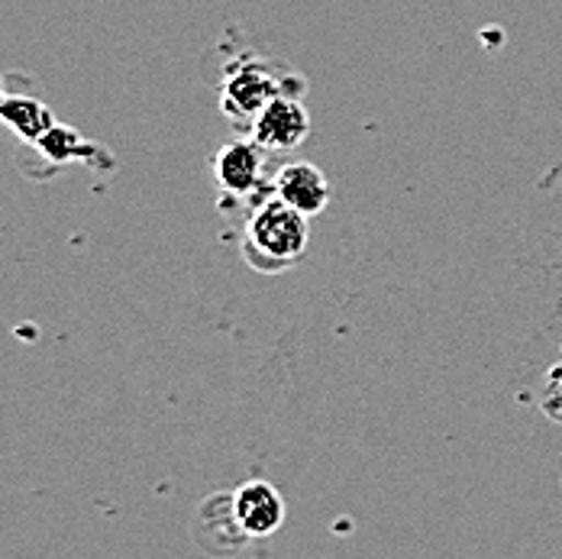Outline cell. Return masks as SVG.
Segmentation results:
<instances>
[{
  "instance_id": "5b68a950",
  "label": "cell",
  "mask_w": 562,
  "mask_h": 559,
  "mask_svg": "<svg viewBox=\"0 0 562 559\" xmlns=\"http://www.w3.org/2000/svg\"><path fill=\"white\" fill-rule=\"evenodd\" d=\"M229 499H233V517L249 540L272 537L284 524V502H281L279 489L266 479L243 482Z\"/></svg>"
},
{
  "instance_id": "52a82bcc",
  "label": "cell",
  "mask_w": 562,
  "mask_h": 559,
  "mask_svg": "<svg viewBox=\"0 0 562 559\" xmlns=\"http://www.w3.org/2000/svg\"><path fill=\"white\" fill-rule=\"evenodd\" d=\"M0 120L26 143H40L56 126L49 108L36 98H7L0 104Z\"/></svg>"
},
{
  "instance_id": "7a4b0ae2",
  "label": "cell",
  "mask_w": 562,
  "mask_h": 559,
  "mask_svg": "<svg viewBox=\"0 0 562 559\" xmlns=\"http://www.w3.org/2000/svg\"><path fill=\"white\" fill-rule=\"evenodd\" d=\"M291 78L297 75H276L269 62L259 58H243L236 68H229L221 85V111L233 123H246L252 126L256 116L266 111V104H272L279 94H291ZM301 98V94H294Z\"/></svg>"
},
{
  "instance_id": "8992f818",
  "label": "cell",
  "mask_w": 562,
  "mask_h": 559,
  "mask_svg": "<svg viewBox=\"0 0 562 559\" xmlns=\"http://www.w3.org/2000/svg\"><path fill=\"white\" fill-rule=\"evenodd\" d=\"M272 194L284 201L288 208H294L297 214L317 217L330 204V181L321 168L311 166V163H291L276 175Z\"/></svg>"
},
{
  "instance_id": "ba28073f",
  "label": "cell",
  "mask_w": 562,
  "mask_h": 559,
  "mask_svg": "<svg viewBox=\"0 0 562 559\" xmlns=\"http://www.w3.org/2000/svg\"><path fill=\"white\" fill-rule=\"evenodd\" d=\"M543 411L562 424V362L547 372V389H543Z\"/></svg>"
},
{
  "instance_id": "6da1fadb",
  "label": "cell",
  "mask_w": 562,
  "mask_h": 559,
  "mask_svg": "<svg viewBox=\"0 0 562 559\" xmlns=\"http://www.w3.org/2000/svg\"><path fill=\"white\" fill-rule=\"evenodd\" d=\"M311 243L307 217L288 208L276 194L256 204L243 224V256L256 272H284L301 262Z\"/></svg>"
},
{
  "instance_id": "3957f363",
  "label": "cell",
  "mask_w": 562,
  "mask_h": 559,
  "mask_svg": "<svg viewBox=\"0 0 562 559\" xmlns=\"http://www.w3.org/2000/svg\"><path fill=\"white\" fill-rule=\"evenodd\" d=\"M211 171L226 198L243 201L266 181V149L256 139H233L214 153Z\"/></svg>"
},
{
  "instance_id": "277c9868",
  "label": "cell",
  "mask_w": 562,
  "mask_h": 559,
  "mask_svg": "<svg viewBox=\"0 0 562 559\" xmlns=\"http://www.w3.org/2000/svg\"><path fill=\"white\" fill-rule=\"evenodd\" d=\"M252 139L266 153H291L311 136V113L294 94H279L249 126Z\"/></svg>"
},
{
  "instance_id": "9c48e42d",
  "label": "cell",
  "mask_w": 562,
  "mask_h": 559,
  "mask_svg": "<svg viewBox=\"0 0 562 559\" xmlns=\"http://www.w3.org/2000/svg\"><path fill=\"white\" fill-rule=\"evenodd\" d=\"M3 101H7V94H3V85H0V104H3Z\"/></svg>"
}]
</instances>
